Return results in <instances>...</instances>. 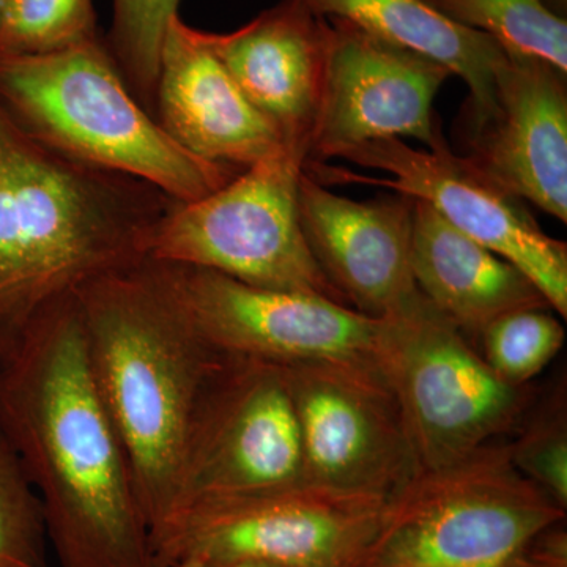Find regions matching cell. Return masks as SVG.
Instances as JSON below:
<instances>
[{"mask_svg":"<svg viewBox=\"0 0 567 567\" xmlns=\"http://www.w3.org/2000/svg\"><path fill=\"white\" fill-rule=\"evenodd\" d=\"M0 434L39 496L62 567H158L125 451L93 383L74 295L0 369Z\"/></svg>","mask_w":567,"mask_h":567,"instance_id":"6da1fadb","label":"cell"},{"mask_svg":"<svg viewBox=\"0 0 567 567\" xmlns=\"http://www.w3.org/2000/svg\"><path fill=\"white\" fill-rule=\"evenodd\" d=\"M175 204L48 147L0 106V369L54 306L145 260V238Z\"/></svg>","mask_w":567,"mask_h":567,"instance_id":"7a4b0ae2","label":"cell"},{"mask_svg":"<svg viewBox=\"0 0 567 567\" xmlns=\"http://www.w3.org/2000/svg\"><path fill=\"white\" fill-rule=\"evenodd\" d=\"M74 297L93 383L125 451L155 548L177 507L197 412L229 357L194 327L151 260L92 279Z\"/></svg>","mask_w":567,"mask_h":567,"instance_id":"3957f363","label":"cell"},{"mask_svg":"<svg viewBox=\"0 0 567 567\" xmlns=\"http://www.w3.org/2000/svg\"><path fill=\"white\" fill-rule=\"evenodd\" d=\"M0 106L48 147L151 183L177 203L203 199L245 171L199 158L164 132L102 35L54 54L0 59Z\"/></svg>","mask_w":567,"mask_h":567,"instance_id":"277c9868","label":"cell"},{"mask_svg":"<svg viewBox=\"0 0 567 567\" xmlns=\"http://www.w3.org/2000/svg\"><path fill=\"white\" fill-rule=\"evenodd\" d=\"M566 509L518 472L507 445L421 470L388 498L357 567H513Z\"/></svg>","mask_w":567,"mask_h":567,"instance_id":"5b68a950","label":"cell"},{"mask_svg":"<svg viewBox=\"0 0 567 567\" xmlns=\"http://www.w3.org/2000/svg\"><path fill=\"white\" fill-rule=\"evenodd\" d=\"M306 159V153L286 145L218 192L175 204L153 224L144 259L205 268L251 286L323 295L347 305L301 229L298 186Z\"/></svg>","mask_w":567,"mask_h":567,"instance_id":"8992f818","label":"cell"},{"mask_svg":"<svg viewBox=\"0 0 567 567\" xmlns=\"http://www.w3.org/2000/svg\"><path fill=\"white\" fill-rule=\"evenodd\" d=\"M385 379L421 470L454 464L524 415L527 386L499 379L465 334L423 300L391 319Z\"/></svg>","mask_w":567,"mask_h":567,"instance_id":"52a82bcc","label":"cell"},{"mask_svg":"<svg viewBox=\"0 0 567 567\" xmlns=\"http://www.w3.org/2000/svg\"><path fill=\"white\" fill-rule=\"evenodd\" d=\"M388 499L303 481L260 494L204 499L155 543L158 567L188 558L276 567H357Z\"/></svg>","mask_w":567,"mask_h":567,"instance_id":"ba28073f","label":"cell"},{"mask_svg":"<svg viewBox=\"0 0 567 567\" xmlns=\"http://www.w3.org/2000/svg\"><path fill=\"white\" fill-rule=\"evenodd\" d=\"M158 265L194 327L227 357L279 368L349 365L385 377L391 319L363 315L323 295L265 289L205 268Z\"/></svg>","mask_w":567,"mask_h":567,"instance_id":"9c48e42d","label":"cell"},{"mask_svg":"<svg viewBox=\"0 0 567 567\" xmlns=\"http://www.w3.org/2000/svg\"><path fill=\"white\" fill-rule=\"evenodd\" d=\"M342 158L390 177H364L324 163H306L305 173L320 185L364 183L423 200L458 233L517 267L550 309L566 319L565 241L544 234L520 199L496 185L466 156L451 152L443 136L429 148H413L402 140L372 141Z\"/></svg>","mask_w":567,"mask_h":567,"instance_id":"30bf717a","label":"cell"},{"mask_svg":"<svg viewBox=\"0 0 567 567\" xmlns=\"http://www.w3.org/2000/svg\"><path fill=\"white\" fill-rule=\"evenodd\" d=\"M303 481L300 425L282 368L229 357L194 421L169 525L204 499L278 491Z\"/></svg>","mask_w":567,"mask_h":567,"instance_id":"8fae6325","label":"cell"},{"mask_svg":"<svg viewBox=\"0 0 567 567\" xmlns=\"http://www.w3.org/2000/svg\"><path fill=\"white\" fill-rule=\"evenodd\" d=\"M300 425L305 481L390 498L417 472L385 377L338 364L282 368Z\"/></svg>","mask_w":567,"mask_h":567,"instance_id":"7c38bea8","label":"cell"},{"mask_svg":"<svg viewBox=\"0 0 567 567\" xmlns=\"http://www.w3.org/2000/svg\"><path fill=\"white\" fill-rule=\"evenodd\" d=\"M328 20V18H327ZM450 70L342 20H328L322 100L306 163L342 158L380 140L442 137L434 100Z\"/></svg>","mask_w":567,"mask_h":567,"instance_id":"4fadbf2b","label":"cell"},{"mask_svg":"<svg viewBox=\"0 0 567 567\" xmlns=\"http://www.w3.org/2000/svg\"><path fill=\"white\" fill-rule=\"evenodd\" d=\"M298 210L312 256L350 308L393 319L423 300L410 262L412 197L395 193L358 203L303 171Z\"/></svg>","mask_w":567,"mask_h":567,"instance_id":"5bb4252c","label":"cell"},{"mask_svg":"<svg viewBox=\"0 0 567 567\" xmlns=\"http://www.w3.org/2000/svg\"><path fill=\"white\" fill-rule=\"evenodd\" d=\"M465 142L464 156L496 185L567 224L566 73L507 54L494 106L465 126Z\"/></svg>","mask_w":567,"mask_h":567,"instance_id":"9a60e30c","label":"cell"},{"mask_svg":"<svg viewBox=\"0 0 567 567\" xmlns=\"http://www.w3.org/2000/svg\"><path fill=\"white\" fill-rule=\"evenodd\" d=\"M156 122L185 151L248 169L286 147L205 41L174 17L164 35L155 95Z\"/></svg>","mask_w":567,"mask_h":567,"instance_id":"2e32d148","label":"cell"},{"mask_svg":"<svg viewBox=\"0 0 567 567\" xmlns=\"http://www.w3.org/2000/svg\"><path fill=\"white\" fill-rule=\"evenodd\" d=\"M210 50L287 147L306 153L322 100L328 20L281 0L227 33L204 32Z\"/></svg>","mask_w":567,"mask_h":567,"instance_id":"e0dca14e","label":"cell"},{"mask_svg":"<svg viewBox=\"0 0 567 567\" xmlns=\"http://www.w3.org/2000/svg\"><path fill=\"white\" fill-rule=\"evenodd\" d=\"M410 262L421 295L464 334L480 336L517 309L550 308L517 267L458 233L423 200H415Z\"/></svg>","mask_w":567,"mask_h":567,"instance_id":"ac0fdd59","label":"cell"},{"mask_svg":"<svg viewBox=\"0 0 567 567\" xmlns=\"http://www.w3.org/2000/svg\"><path fill=\"white\" fill-rule=\"evenodd\" d=\"M317 17L342 20L358 29L440 63L464 80L470 96L465 126L494 106L496 81L507 54L486 33L464 28L425 0H293Z\"/></svg>","mask_w":567,"mask_h":567,"instance_id":"d6986e66","label":"cell"},{"mask_svg":"<svg viewBox=\"0 0 567 567\" xmlns=\"http://www.w3.org/2000/svg\"><path fill=\"white\" fill-rule=\"evenodd\" d=\"M451 21L486 33L509 55H527L567 74V20L544 0H425Z\"/></svg>","mask_w":567,"mask_h":567,"instance_id":"ffe728a7","label":"cell"},{"mask_svg":"<svg viewBox=\"0 0 567 567\" xmlns=\"http://www.w3.org/2000/svg\"><path fill=\"white\" fill-rule=\"evenodd\" d=\"M181 0H112V22L104 44L130 92L151 114L155 112L159 55Z\"/></svg>","mask_w":567,"mask_h":567,"instance_id":"44dd1931","label":"cell"},{"mask_svg":"<svg viewBox=\"0 0 567 567\" xmlns=\"http://www.w3.org/2000/svg\"><path fill=\"white\" fill-rule=\"evenodd\" d=\"M96 37L93 0H0V59L54 54Z\"/></svg>","mask_w":567,"mask_h":567,"instance_id":"7402d4cb","label":"cell"},{"mask_svg":"<svg viewBox=\"0 0 567 567\" xmlns=\"http://www.w3.org/2000/svg\"><path fill=\"white\" fill-rule=\"evenodd\" d=\"M548 309L507 312L480 334L484 360L509 385L527 386L565 344V328Z\"/></svg>","mask_w":567,"mask_h":567,"instance_id":"603a6c76","label":"cell"},{"mask_svg":"<svg viewBox=\"0 0 567 567\" xmlns=\"http://www.w3.org/2000/svg\"><path fill=\"white\" fill-rule=\"evenodd\" d=\"M39 496L0 434V567H50Z\"/></svg>","mask_w":567,"mask_h":567,"instance_id":"cb8c5ba5","label":"cell"},{"mask_svg":"<svg viewBox=\"0 0 567 567\" xmlns=\"http://www.w3.org/2000/svg\"><path fill=\"white\" fill-rule=\"evenodd\" d=\"M507 450L518 472L567 509L565 402H557L554 409L547 406Z\"/></svg>","mask_w":567,"mask_h":567,"instance_id":"d4e9b609","label":"cell"},{"mask_svg":"<svg viewBox=\"0 0 567 567\" xmlns=\"http://www.w3.org/2000/svg\"><path fill=\"white\" fill-rule=\"evenodd\" d=\"M203 561V559H200ZM203 567H276L267 563L248 561V559H235V561H203Z\"/></svg>","mask_w":567,"mask_h":567,"instance_id":"484cf974","label":"cell"},{"mask_svg":"<svg viewBox=\"0 0 567 567\" xmlns=\"http://www.w3.org/2000/svg\"><path fill=\"white\" fill-rule=\"evenodd\" d=\"M547 3L548 9L557 13L558 17H567V0H544Z\"/></svg>","mask_w":567,"mask_h":567,"instance_id":"4316f807","label":"cell"},{"mask_svg":"<svg viewBox=\"0 0 567 567\" xmlns=\"http://www.w3.org/2000/svg\"><path fill=\"white\" fill-rule=\"evenodd\" d=\"M174 567H203V561L197 558H188L185 559V561L178 563V565Z\"/></svg>","mask_w":567,"mask_h":567,"instance_id":"83f0119b","label":"cell"}]
</instances>
